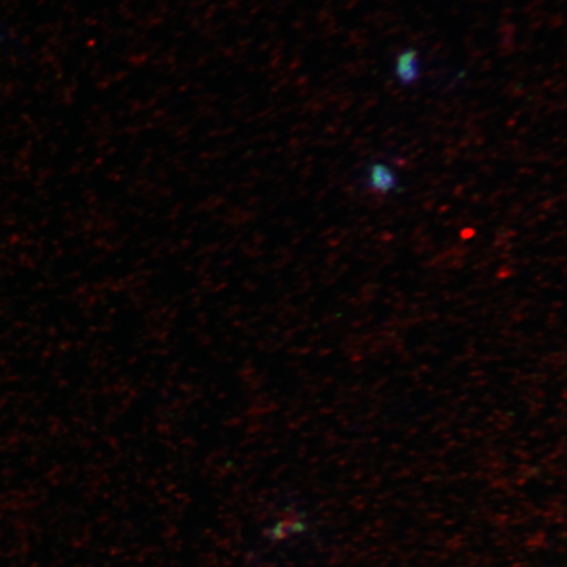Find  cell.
Segmentation results:
<instances>
[{"mask_svg": "<svg viewBox=\"0 0 567 567\" xmlns=\"http://www.w3.org/2000/svg\"><path fill=\"white\" fill-rule=\"evenodd\" d=\"M364 182L368 189L380 195L395 193L400 187L399 176L394 169L382 162H375L368 167Z\"/></svg>", "mask_w": 567, "mask_h": 567, "instance_id": "obj_1", "label": "cell"}, {"mask_svg": "<svg viewBox=\"0 0 567 567\" xmlns=\"http://www.w3.org/2000/svg\"><path fill=\"white\" fill-rule=\"evenodd\" d=\"M394 75L402 86H413L422 76L420 54L413 48L396 54Z\"/></svg>", "mask_w": 567, "mask_h": 567, "instance_id": "obj_2", "label": "cell"}]
</instances>
